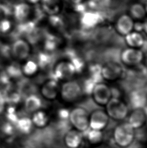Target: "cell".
I'll use <instances>...</instances> for the list:
<instances>
[{
    "instance_id": "cell-1",
    "label": "cell",
    "mask_w": 147,
    "mask_h": 148,
    "mask_svg": "<svg viewBox=\"0 0 147 148\" xmlns=\"http://www.w3.org/2000/svg\"><path fill=\"white\" fill-rule=\"evenodd\" d=\"M136 138V130L127 121L119 122L113 128L112 140L117 148H131Z\"/></svg>"
},
{
    "instance_id": "cell-2",
    "label": "cell",
    "mask_w": 147,
    "mask_h": 148,
    "mask_svg": "<svg viewBox=\"0 0 147 148\" xmlns=\"http://www.w3.org/2000/svg\"><path fill=\"white\" fill-rule=\"evenodd\" d=\"M84 94L83 84L75 78L61 83L59 99L67 106L79 102Z\"/></svg>"
},
{
    "instance_id": "cell-3",
    "label": "cell",
    "mask_w": 147,
    "mask_h": 148,
    "mask_svg": "<svg viewBox=\"0 0 147 148\" xmlns=\"http://www.w3.org/2000/svg\"><path fill=\"white\" fill-rule=\"evenodd\" d=\"M33 52L30 40L24 37H19L13 40L9 46V56L12 61L20 64L31 57Z\"/></svg>"
},
{
    "instance_id": "cell-4",
    "label": "cell",
    "mask_w": 147,
    "mask_h": 148,
    "mask_svg": "<svg viewBox=\"0 0 147 148\" xmlns=\"http://www.w3.org/2000/svg\"><path fill=\"white\" fill-rule=\"evenodd\" d=\"M104 109L110 120L118 123L127 120L131 110L127 102L116 97L111 99Z\"/></svg>"
},
{
    "instance_id": "cell-5",
    "label": "cell",
    "mask_w": 147,
    "mask_h": 148,
    "mask_svg": "<svg viewBox=\"0 0 147 148\" xmlns=\"http://www.w3.org/2000/svg\"><path fill=\"white\" fill-rule=\"evenodd\" d=\"M89 113L84 107L74 106L70 108L68 122L72 128L84 134L89 129Z\"/></svg>"
},
{
    "instance_id": "cell-6",
    "label": "cell",
    "mask_w": 147,
    "mask_h": 148,
    "mask_svg": "<svg viewBox=\"0 0 147 148\" xmlns=\"http://www.w3.org/2000/svg\"><path fill=\"white\" fill-rule=\"evenodd\" d=\"M77 74L73 64L66 57L57 60L52 66V77L60 83L75 78Z\"/></svg>"
},
{
    "instance_id": "cell-7",
    "label": "cell",
    "mask_w": 147,
    "mask_h": 148,
    "mask_svg": "<svg viewBox=\"0 0 147 148\" xmlns=\"http://www.w3.org/2000/svg\"><path fill=\"white\" fill-rule=\"evenodd\" d=\"M92 100L99 108H104L114 97L113 90L109 84L104 82L94 84L90 92Z\"/></svg>"
},
{
    "instance_id": "cell-8",
    "label": "cell",
    "mask_w": 147,
    "mask_h": 148,
    "mask_svg": "<svg viewBox=\"0 0 147 148\" xmlns=\"http://www.w3.org/2000/svg\"><path fill=\"white\" fill-rule=\"evenodd\" d=\"M125 69L120 62L109 61L104 63L100 68V74L102 79L108 84L118 82L123 78Z\"/></svg>"
},
{
    "instance_id": "cell-9",
    "label": "cell",
    "mask_w": 147,
    "mask_h": 148,
    "mask_svg": "<svg viewBox=\"0 0 147 148\" xmlns=\"http://www.w3.org/2000/svg\"><path fill=\"white\" fill-rule=\"evenodd\" d=\"M61 83L53 77L44 80L38 87V94L46 102L56 101L59 98Z\"/></svg>"
},
{
    "instance_id": "cell-10",
    "label": "cell",
    "mask_w": 147,
    "mask_h": 148,
    "mask_svg": "<svg viewBox=\"0 0 147 148\" xmlns=\"http://www.w3.org/2000/svg\"><path fill=\"white\" fill-rule=\"evenodd\" d=\"M144 51L142 49L126 47L119 54V61L125 67L133 68L142 64Z\"/></svg>"
},
{
    "instance_id": "cell-11",
    "label": "cell",
    "mask_w": 147,
    "mask_h": 148,
    "mask_svg": "<svg viewBox=\"0 0 147 148\" xmlns=\"http://www.w3.org/2000/svg\"><path fill=\"white\" fill-rule=\"evenodd\" d=\"M110 120L104 108L94 109L89 113V129L104 132L109 125Z\"/></svg>"
},
{
    "instance_id": "cell-12",
    "label": "cell",
    "mask_w": 147,
    "mask_h": 148,
    "mask_svg": "<svg viewBox=\"0 0 147 148\" xmlns=\"http://www.w3.org/2000/svg\"><path fill=\"white\" fill-rule=\"evenodd\" d=\"M33 6L23 1L16 3L12 8V18L21 24L28 22L32 16Z\"/></svg>"
},
{
    "instance_id": "cell-13",
    "label": "cell",
    "mask_w": 147,
    "mask_h": 148,
    "mask_svg": "<svg viewBox=\"0 0 147 148\" xmlns=\"http://www.w3.org/2000/svg\"><path fill=\"white\" fill-rule=\"evenodd\" d=\"M127 121L136 131L145 127L147 124V111L145 107L133 108L130 110Z\"/></svg>"
},
{
    "instance_id": "cell-14",
    "label": "cell",
    "mask_w": 147,
    "mask_h": 148,
    "mask_svg": "<svg viewBox=\"0 0 147 148\" xmlns=\"http://www.w3.org/2000/svg\"><path fill=\"white\" fill-rule=\"evenodd\" d=\"M43 99L39 95L32 92L27 95L22 102L23 110L26 114H31L41 109L44 106Z\"/></svg>"
},
{
    "instance_id": "cell-15",
    "label": "cell",
    "mask_w": 147,
    "mask_h": 148,
    "mask_svg": "<svg viewBox=\"0 0 147 148\" xmlns=\"http://www.w3.org/2000/svg\"><path fill=\"white\" fill-rule=\"evenodd\" d=\"M135 22L129 15L122 14L117 18L114 24V30L119 36L124 38L134 30Z\"/></svg>"
},
{
    "instance_id": "cell-16",
    "label": "cell",
    "mask_w": 147,
    "mask_h": 148,
    "mask_svg": "<svg viewBox=\"0 0 147 148\" xmlns=\"http://www.w3.org/2000/svg\"><path fill=\"white\" fill-rule=\"evenodd\" d=\"M63 141L66 148H80L83 144V133L71 128L63 136Z\"/></svg>"
},
{
    "instance_id": "cell-17",
    "label": "cell",
    "mask_w": 147,
    "mask_h": 148,
    "mask_svg": "<svg viewBox=\"0 0 147 148\" xmlns=\"http://www.w3.org/2000/svg\"><path fill=\"white\" fill-rule=\"evenodd\" d=\"M30 117L34 127L39 130L48 127L52 119L50 112L44 108L31 114Z\"/></svg>"
},
{
    "instance_id": "cell-18",
    "label": "cell",
    "mask_w": 147,
    "mask_h": 148,
    "mask_svg": "<svg viewBox=\"0 0 147 148\" xmlns=\"http://www.w3.org/2000/svg\"><path fill=\"white\" fill-rule=\"evenodd\" d=\"M39 5L42 12L48 17L60 15L64 7L63 0H42Z\"/></svg>"
},
{
    "instance_id": "cell-19",
    "label": "cell",
    "mask_w": 147,
    "mask_h": 148,
    "mask_svg": "<svg viewBox=\"0 0 147 148\" xmlns=\"http://www.w3.org/2000/svg\"><path fill=\"white\" fill-rule=\"evenodd\" d=\"M20 67L22 77L26 79L35 78L42 70L35 59L32 57L20 63Z\"/></svg>"
},
{
    "instance_id": "cell-20",
    "label": "cell",
    "mask_w": 147,
    "mask_h": 148,
    "mask_svg": "<svg viewBox=\"0 0 147 148\" xmlns=\"http://www.w3.org/2000/svg\"><path fill=\"white\" fill-rule=\"evenodd\" d=\"M124 42L127 47L142 49L146 45L145 36L141 32L133 30L124 38Z\"/></svg>"
},
{
    "instance_id": "cell-21",
    "label": "cell",
    "mask_w": 147,
    "mask_h": 148,
    "mask_svg": "<svg viewBox=\"0 0 147 148\" xmlns=\"http://www.w3.org/2000/svg\"><path fill=\"white\" fill-rule=\"evenodd\" d=\"M62 42L60 37L52 34H48L42 39V50L52 54L60 48Z\"/></svg>"
},
{
    "instance_id": "cell-22",
    "label": "cell",
    "mask_w": 147,
    "mask_h": 148,
    "mask_svg": "<svg viewBox=\"0 0 147 148\" xmlns=\"http://www.w3.org/2000/svg\"><path fill=\"white\" fill-rule=\"evenodd\" d=\"M15 125L17 132L24 134H30L34 128L30 116L27 115L20 116Z\"/></svg>"
},
{
    "instance_id": "cell-23",
    "label": "cell",
    "mask_w": 147,
    "mask_h": 148,
    "mask_svg": "<svg viewBox=\"0 0 147 148\" xmlns=\"http://www.w3.org/2000/svg\"><path fill=\"white\" fill-rule=\"evenodd\" d=\"M99 18V15L96 12H84L80 17V24L84 28H91L97 24Z\"/></svg>"
},
{
    "instance_id": "cell-24",
    "label": "cell",
    "mask_w": 147,
    "mask_h": 148,
    "mask_svg": "<svg viewBox=\"0 0 147 148\" xmlns=\"http://www.w3.org/2000/svg\"><path fill=\"white\" fill-rule=\"evenodd\" d=\"M83 134L88 143L95 146L101 144L104 140L103 132L89 129Z\"/></svg>"
},
{
    "instance_id": "cell-25",
    "label": "cell",
    "mask_w": 147,
    "mask_h": 148,
    "mask_svg": "<svg viewBox=\"0 0 147 148\" xmlns=\"http://www.w3.org/2000/svg\"><path fill=\"white\" fill-rule=\"evenodd\" d=\"M15 22L12 17L7 16L0 17V34L6 36L11 34L14 29Z\"/></svg>"
},
{
    "instance_id": "cell-26",
    "label": "cell",
    "mask_w": 147,
    "mask_h": 148,
    "mask_svg": "<svg viewBox=\"0 0 147 148\" xmlns=\"http://www.w3.org/2000/svg\"><path fill=\"white\" fill-rule=\"evenodd\" d=\"M129 16L133 19L138 21L145 19L146 12L145 6L139 3H135L130 6L129 9Z\"/></svg>"
},
{
    "instance_id": "cell-27",
    "label": "cell",
    "mask_w": 147,
    "mask_h": 148,
    "mask_svg": "<svg viewBox=\"0 0 147 148\" xmlns=\"http://www.w3.org/2000/svg\"><path fill=\"white\" fill-rule=\"evenodd\" d=\"M19 112L18 106L7 104L5 107L4 114L6 120L15 124L20 117Z\"/></svg>"
},
{
    "instance_id": "cell-28",
    "label": "cell",
    "mask_w": 147,
    "mask_h": 148,
    "mask_svg": "<svg viewBox=\"0 0 147 148\" xmlns=\"http://www.w3.org/2000/svg\"><path fill=\"white\" fill-rule=\"evenodd\" d=\"M0 132L3 136L8 138L10 142L13 140L17 132L15 124L6 120L3 122L0 126Z\"/></svg>"
},
{
    "instance_id": "cell-29",
    "label": "cell",
    "mask_w": 147,
    "mask_h": 148,
    "mask_svg": "<svg viewBox=\"0 0 147 148\" xmlns=\"http://www.w3.org/2000/svg\"><path fill=\"white\" fill-rule=\"evenodd\" d=\"M12 62V63L7 66L4 71L13 81L19 79L22 76L20 70V64L13 61Z\"/></svg>"
},
{
    "instance_id": "cell-30",
    "label": "cell",
    "mask_w": 147,
    "mask_h": 148,
    "mask_svg": "<svg viewBox=\"0 0 147 148\" xmlns=\"http://www.w3.org/2000/svg\"><path fill=\"white\" fill-rule=\"evenodd\" d=\"M35 60L39 65L42 70L47 68L52 61V54L40 50L36 54Z\"/></svg>"
},
{
    "instance_id": "cell-31",
    "label": "cell",
    "mask_w": 147,
    "mask_h": 148,
    "mask_svg": "<svg viewBox=\"0 0 147 148\" xmlns=\"http://www.w3.org/2000/svg\"><path fill=\"white\" fill-rule=\"evenodd\" d=\"M70 108L67 106H63L58 109L56 112V115L59 120L61 122H68Z\"/></svg>"
},
{
    "instance_id": "cell-32",
    "label": "cell",
    "mask_w": 147,
    "mask_h": 148,
    "mask_svg": "<svg viewBox=\"0 0 147 148\" xmlns=\"http://www.w3.org/2000/svg\"><path fill=\"white\" fill-rule=\"evenodd\" d=\"M142 32L144 36L147 37V17L145 18L142 22Z\"/></svg>"
},
{
    "instance_id": "cell-33",
    "label": "cell",
    "mask_w": 147,
    "mask_h": 148,
    "mask_svg": "<svg viewBox=\"0 0 147 148\" xmlns=\"http://www.w3.org/2000/svg\"><path fill=\"white\" fill-rule=\"evenodd\" d=\"M23 1L32 6L39 5L40 2L42 1V0H23Z\"/></svg>"
},
{
    "instance_id": "cell-34",
    "label": "cell",
    "mask_w": 147,
    "mask_h": 148,
    "mask_svg": "<svg viewBox=\"0 0 147 148\" xmlns=\"http://www.w3.org/2000/svg\"><path fill=\"white\" fill-rule=\"evenodd\" d=\"M142 65H143L146 70H147V51L144 52V56Z\"/></svg>"
},
{
    "instance_id": "cell-35",
    "label": "cell",
    "mask_w": 147,
    "mask_h": 148,
    "mask_svg": "<svg viewBox=\"0 0 147 148\" xmlns=\"http://www.w3.org/2000/svg\"><path fill=\"white\" fill-rule=\"evenodd\" d=\"M69 1H70L71 3H72V4L74 5H80L82 3V2L84 0H68Z\"/></svg>"
},
{
    "instance_id": "cell-36",
    "label": "cell",
    "mask_w": 147,
    "mask_h": 148,
    "mask_svg": "<svg viewBox=\"0 0 147 148\" xmlns=\"http://www.w3.org/2000/svg\"><path fill=\"white\" fill-rule=\"evenodd\" d=\"M93 148H111L109 147V146H106V145H99L97 146H95Z\"/></svg>"
},
{
    "instance_id": "cell-37",
    "label": "cell",
    "mask_w": 147,
    "mask_h": 148,
    "mask_svg": "<svg viewBox=\"0 0 147 148\" xmlns=\"http://www.w3.org/2000/svg\"><path fill=\"white\" fill-rule=\"evenodd\" d=\"M145 8L146 13H147V2H146V5H145Z\"/></svg>"
},
{
    "instance_id": "cell-38",
    "label": "cell",
    "mask_w": 147,
    "mask_h": 148,
    "mask_svg": "<svg viewBox=\"0 0 147 148\" xmlns=\"http://www.w3.org/2000/svg\"><path fill=\"white\" fill-rule=\"evenodd\" d=\"M29 148V147H28L25 146H24V147H22V148Z\"/></svg>"
},
{
    "instance_id": "cell-39",
    "label": "cell",
    "mask_w": 147,
    "mask_h": 148,
    "mask_svg": "<svg viewBox=\"0 0 147 148\" xmlns=\"http://www.w3.org/2000/svg\"><path fill=\"white\" fill-rule=\"evenodd\" d=\"M0 86H1V78H0Z\"/></svg>"
},
{
    "instance_id": "cell-40",
    "label": "cell",
    "mask_w": 147,
    "mask_h": 148,
    "mask_svg": "<svg viewBox=\"0 0 147 148\" xmlns=\"http://www.w3.org/2000/svg\"><path fill=\"white\" fill-rule=\"evenodd\" d=\"M144 1H145L146 2H147V0H144Z\"/></svg>"
},
{
    "instance_id": "cell-41",
    "label": "cell",
    "mask_w": 147,
    "mask_h": 148,
    "mask_svg": "<svg viewBox=\"0 0 147 148\" xmlns=\"http://www.w3.org/2000/svg\"></svg>"
}]
</instances>
